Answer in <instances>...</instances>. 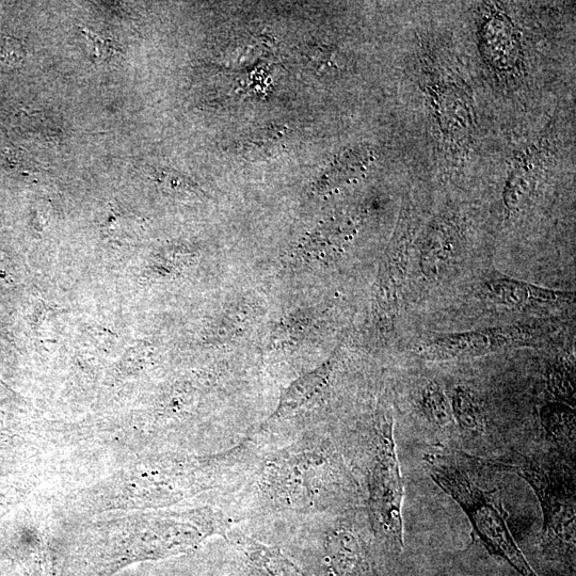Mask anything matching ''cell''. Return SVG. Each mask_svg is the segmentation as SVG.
Instances as JSON below:
<instances>
[{
  "label": "cell",
  "instance_id": "cell-11",
  "mask_svg": "<svg viewBox=\"0 0 576 576\" xmlns=\"http://www.w3.org/2000/svg\"><path fill=\"white\" fill-rule=\"evenodd\" d=\"M550 392L558 398L557 402L574 405V377L563 365H555L548 375Z\"/></svg>",
  "mask_w": 576,
  "mask_h": 576
},
{
  "label": "cell",
  "instance_id": "cell-5",
  "mask_svg": "<svg viewBox=\"0 0 576 576\" xmlns=\"http://www.w3.org/2000/svg\"><path fill=\"white\" fill-rule=\"evenodd\" d=\"M483 291L489 300L508 309L521 310L534 304H554L573 300V294L548 290L509 278L496 271L485 280Z\"/></svg>",
  "mask_w": 576,
  "mask_h": 576
},
{
  "label": "cell",
  "instance_id": "cell-14",
  "mask_svg": "<svg viewBox=\"0 0 576 576\" xmlns=\"http://www.w3.org/2000/svg\"><path fill=\"white\" fill-rule=\"evenodd\" d=\"M155 178L164 188L178 192V194H194L196 192L194 183L179 172L170 169H159L155 173Z\"/></svg>",
  "mask_w": 576,
  "mask_h": 576
},
{
  "label": "cell",
  "instance_id": "cell-12",
  "mask_svg": "<svg viewBox=\"0 0 576 576\" xmlns=\"http://www.w3.org/2000/svg\"><path fill=\"white\" fill-rule=\"evenodd\" d=\"M83 34L88 42L91 61L96 64L108 63L115 60L120 54V48L111 38L94 34L93 31L83 28Z\"/></svg>",
  "mask_w": 576,
  "mask_h": 576
},
{
  "label": "cell",
  "instance_id": "cell-9",
  "mask_svg": "<svg viewBox=\"0 0 576 576\" xmlns=\"http://www.w3.org/2000/svg\"><path fill=\"white\" fill-rule=\"evenodd\" d=\"M287 136L285 125H269L249 135L240 143L239 152L250 162H263L280 153Z\"/></svg>",
  "mask_w": 576,
  "mask_h": 576
},
{
  "label": "cell",
  "instance_id": "cell-1",
  "mask_svg": "<svg viewBox=\"0 0 576 576\" xmlns=\"http://www.w3.org/2000/svg\"><path fill=\"white\" fill-rule=\"evenodd\" d=\"M434 482L462 508L473 527V539L493 556L501 557L522 576H538L510 532L501 493L480 487L458 464L428 456Z\"/></svg>",
  "mask_w": 576,
  "mask_h": 576
},
{
  "label": "cell",
  "instance_id": "cell-10",
  "mask_svg": "<svg viewBox=\"0 0 576 576\" xmlns=\"http://www.w3.org/2000/svg\"><path fill=\"white\" fill-rule=\"evenodd\" d=\"M421 409L428 422L443 432H452L456 426L450 399L437 382H430L423 389Z\"/></svg>",
  "mask_w": 576,
  "mask_h": 576
},
{
  "label": "cell",
  "instance_id": "cell-6",
  "mask_svg": "<svg viewBox=\"0 0 576 576\" xmlns=\"http://www.w3.org/2000/svg\"><path fill=\"white\" fill-rule=\"evenodd\" d=\"M450 224L439 223L426 236L421 249V269L425 277L436 279L450 269L460 254V238Z\"/></svg>",
  "mask_w": 576,
  "mask_h": 576
},
{
  "label": "cell",
  "instance_id": "cell-7",
  "mask_svg": "<svg viewBox=\"0 0 576 576\" xmlns=\"http://www.w3.org/2000/svg\"><path fill=\"white\" fill-rule=\"evenodd\" d=\"M451 406L455 423L463 434L473 438L486 434L485 411L478 397L470 389L457 387L452 395Z\"/></svg>",
  "mask_w": 576,
  "mask_h": 576
},
{
  "label": "cell",
  "instance_id": "cell-2",
  "mask_svg": "<svg viewBox=\"0 0 576 576\" xmlns=\"http://www.w3.org/2000/svg\"><path fill=\"white\" fill-rule=\"evenodd\" d=\"M492 468L516 473L530 485L543 515V542L558 551L574 552L575 483L563 464L518 456L511 460H480Z\"/></svg>",
  "mask_w": 576,
  "mask_h": 576
},
{
  "label": "cell",
  "instance_id": "cell-15",
  "mask_svg": "<svg viewBox=\"0 0 576 576\" xmlns=\"http://www.w3.org/2000/svg\"><path fill=\"white\" fill-rule=\"evenodd\" d=\"M25 59L22 43L14 38L5 37L0 41V62L6 67H19Z\"/></svg>",
  "mask_w": 576,
  "mask_h": 576
},
{
  "label": "cell",
  "instance_id": "cell-13",
  "mask_svg": "<svg viewBox=\"0 0 576 576\" xmlns=\"http://www.w3.org/2000/svg\"><path fill=\"white\" fill-rule=\"evenodd\" d=\"M304 57H306L313 68L319 72H328L338 68L340 64L338 54L326 45H307V47L304 48Z\"/></svg>",
  "mask_w": 576,
  "mask_h": 576
},
{
  "label": "cell",
  "instance_id": "cell-3",
  "mask_svg": "<svg viewBox=\"0 0 576 576\" xmlns=\"http://www.w3.org/2000/svg\"><path fill=\"white\" fill-rule=\"evenodd\" d=\"M370 475L373 514L380 530L399 548L404 547V485L394 440L391 411H382L377 421V441Z\"/></svg>",
  "mask_w": 576,
  "mask_h": 576
},
{
  "label": "cell",
  "instance_id": "cell-8",
  "mask_svg": "<svg viewBox=\"0 0 576 576\" xmlns=\"http://www.w3.org/2000/svg\"><path fill=\"white\" fill-rule=\"evenodd\" d=\"M540 421L550 442L559 446H574V408L562 402L549 403L540 409Z\"/></svg>",
  "mask_w": 576,
  "mask_h": 576
},
{
  "label": "cell",
  "instance_id": "cell-4",
  "mask_svg": "<svg viewBox=\"0 0 576 576\" xmlns=\"http://www.w3.org/2000/svg\"><path fill=\"white\" fill-rule=\"evenodd\" d=\"M541 325H518L463 333L435 334L424 342L421 352L432 360L472 358L511 346L526 345L547 334Z\"/></svg>",
  "mask_w": 576,
  "mask_h": 576
}]
</instances>
